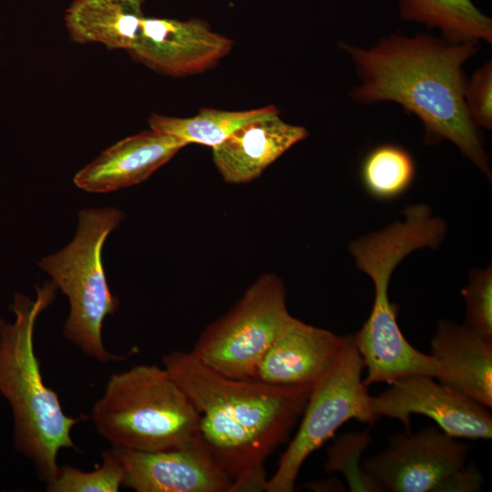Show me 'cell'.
I'll use <instances>...</instances> for the list:
<instances>
[{
	"label": "cell",
	"mask_w": 492,
	"mask_h": 492,
	"mask_svg": "<svg viewBox=\"0 0 492 492\" xmlns=\"http://www.w3.org/2000/svg\"><path fill=\"white\" fill-rule=\"evenodd\" d=\"M189 145L153 129L127 137L103 150L74 176V184L90 193H107L146 180Z\"/></svg>",
	"instance_id": "5bb4252c"
},
{
	"label": "cell",
	"mask_w": 492,
	"mask_h": 492,
	"mask_svg": "<svg viewBox=\"0 0 492 492\" xmlns=\"http://www.w3.org/2000/svg\"><path fill=\"white\" fill-rule=\"evenodd\" d=\"M4 322L2 321V319L0 318V325L3 323Z\"/></svg>",
	"instance_id": "4316f807"
},
{
	"label": "cell",
	"mask_w": 492,
	"mask_h": 492,
	"mask_svg": "<svg viewBox=\"0 0 492 492\" xmlns=\"http://www.w3.org/2000/svg\"><path fill=\"white\" fill-rule=\"evenodd\" d=\"M144 0H74L65 14L72 40L128 51L144 17Z\"/></svg>",
	"instance_id": "e0dca14e"
},
{
	"label": "cell",
	"mask_w": 492,
	"mask_h": 492,
	"mask_svg": "<svg viewBox=\"0 0 492 492\" xmlns=\"http://www.w3.org/2000/svg\"><path fill=\"white\" fill-rule=\"evenodd\" d=\"M231 39L203 20L144 16L130 56L152 70L184 77L214 67L232 49Z\"/></svg>",
	"instance_id": "8fae6325"
},
{
	"label": "cell",
	"mask_w": 492,
	"mask_h": 492,
	"mask_svg": "<svg viewBox=\"0 0 492 492\" xmlns=\"http://www.w3.org/2000/svg\"><path fill=\"white\" fill-rule=\"evenodd\" d=\"M436 379L492 407V342L466 324L439 320L430 343Z\"/></svg>",
	"instance_id": "2e32d148"
},
{
	"label": "cell",
	"mask_w": 492,
	"mask_h": 492,
	"mask_svg": "<svg viewBox=\"0 0 492 492\" xmlns=\"http://www.w3.org/2000/svg\"><path fill=\"white\" fill-rule=\"evenodd\" d=\"M125 468L113 448L102 452V465L92 471L63 466L56 478L46 486L48 492H118Z\"/></svg>",
	"instance_id": "7402d4cb"
},
{
	"label": "cell",
	"mask_w": 492,
	"mask_h": 492,
	"mask_svg": "<svg viewBox=\"0 0 492 492\" xmlns=\"http://www.w3.org/2000/svg\"><path fill=\"white\" fill-rule=\"evenodd\" d=\"M364 368L354 334H348L334 365L313 386L297 433L267 479L266 492H292L304 461L345 422L355 419L372 425L379 419L371 409Z\"/></svg>",
	"instance_id": "ba28073f"
},
{
	"label": "cell",
	"mask_w": 492,
	"mask_h": 492,
	"mask_svg": "<svg viewBox=\"0 0 492 492\" xmlns=\"http://www.w3.org/2000/svg\"><path fill=\"white\" fill-rule=\"evenodd\" d=\"M405 220L350 242L349 251L356 267L366 273L374 287L372 311L363 327L354 334L367 375L364 384H391L411 374L437 375V364L413 347L403 335L396 317L399 306L388 295L391 276L411 252L423 248L436 250L443 241L446 224L433 215L425 204L403 210Z\"/></svg>",
	"instance_id": "3957f363"
},
{
	"label": "cell",
	"mask_w": 492,
	"mask_h": 492,
	"mask_svg": "<svg viewBox=\"0 0 492 492\" xmlns=\"http://www.w3.org/2000/svg\"><path fill=\"white\" fill-rule=\"evenodd\" d=\"M74 239L61 251L43 258L38 265L67 295L69 313L64 336L88 357L101 363L120 360L105 348L102 325L118 307L108 285L102 248L108 236L122 221L116 208H89L78 211Z\"/></svg>",
	"instance_id": "8992f818"
},
{
	"label": "cell",
	"mask_w": 492,
	"mask_h": 492,
	"mask_svg": "<svg viewBox=\"0 0 492 492\" xmlns=\"http://www.w3.org/2000/svg\"><path fill=\"white\" fill-rule=\"evenodd\" d=\"M53 282L36 288V297L16 293L10 305L15 321L0 325V395L8 402L14 420V445L26 456L40 481L51 483L58 474V452L77 446L74 425L87 416L63 411L57 394L43 380L34 347V330L40 313L54 301Z\"/></svg>",
	"instance_id": "277c9868"
},
{
	"label": "cell",
	"mask_w": 492,
	"mask_h": 492,
	"mask_svg": "<svg viewBox=\"0 0 492 492\" xmlns=\"http://www.w3.org/2000/svg\"><path fill=\"white\" fill-rule=\"evenodd\" d=\"M416 165L412 154L396 143H382L363 158L359 176L364 191L377 200H395L412 186Z\"/></svg>",
	"instance_id": "ffe728a7"
},
{
	"label": "cell",
	"mask_w": 492,
	"mask_h": 492,
	"mask_svg": "<svg viewBox=\"0 0 492 492\" xmlns=\"http://www.w3.org/2000/svg\"><path fill=\"white\" fill-rule=\"evenodd\" d=\"M162 362L199 412V436L231 478V492L263 491L264 461L287 439L313 385L227 377L191 352L173 351Z\"/></svg>",
	"instance_id": "7a4b0ae2"
},
{
	"label": "cell",
	"mask_w": 492,
	"mask_h": 492,
	"mask_svg": "<svg viewBox=\"0 0 492 492\" xmlns=\"http://www.w3.org/2000/svg\"><path fill=\"white\" fill-rule=\"evenodd\" d=\"M90 417L114 448L159 451L199 436V412L169 372L155 364L111 374Z\"/></svg>",
	"instance_id": "5b68a950"
},
{
	"label": "cell",
	"mask_w": 492,
	"mask_h": 492,
	"mask_svg": "<svg viewBox=\"0 0 492 492\" xmlns=\"http://www.w3.org/2000/svg\"><path fill=\"white\" fill-rule=\"evenodd\" d=\"M466 304L464 324L492 342V268L473 269L461 291Z\"/></svg>",
	"instance_id": "603a6c76"
},
{
	"label": "cell",
	"mask_w": 492,
	"mask_h": 492,
	"mask_svg": "<svg viewBox=\"0 0 492 492\" xmlns=\"http://www.w3.org/2000/svg\"><path fill=\"white\" fill-rule=\"evenodd\" d=\"M292 318L282 279L266 273L245 291L229 312L203 330L190 352L224 376L251 377Z\"/></svg>",
	"instance_id": "52a82bcc"
},
{
	"label": "cell",
	"mask_w": 492,
	"mask_h": 492,
	"mask_svg": "<svg viewBox=\"0 0 492 492\" xmlns=\"http://www.w3.org/2000/svg\"><path fill=\"white\" fill-rule=\"evenodd\" d=\"M112 448L125 468L122 485L137 492H231V478L200 436L159 451Z\"/></svg>",
	"instance_id": "7c38bea8"
},
{
	"label": "cell",
	"mask_w": 492,
	"mask_h": 492,
	"mask_svg": "<svg viewBox=\"0 0 492 492\" xmlns=\"http://www.w3.org/2000/svg\"><path fill=\"white\" fill-rule=\"evenodd\" d=\"M481 43H455L429 33L393 32L373 45L339 42L352 62L358 83L349 98L362 106L391 102L417 118L424 143H453L481 173L491 179L489 157L481 129L464 101L467 77L464 66Z\"/></svg>",
	"instance_id": "6da1fadb"
},
{
	"label": "cell",
	"mask_w": 492,
	"mask_h": 492,
	"mask_svg": "<svg viewBox=\"0 0 492 492\" xmlns=\"http://www.w3.org/2000/svg\"><path fill=\"white\" fill-rule=\"evenodd\" d=\"M398 14L451 42L492 43V19L473 0H399Z\"/></svg>",
	"instance_id": "ac0fdd59"
},
{
	"label": "cell",
	"mask_w": 492,
	"mask_h": 492,
	"mask_svg": "<svg viewBox=\"0 0 492 492\" xmlns=\"http://www.w3.org/2000/svg\"><path fill=\"white\" fill-rule=\"evenodd\" d=\"M280 114L261 118L236 129L212 148L213 162L226 182L248 183L292 146L305 139V127L282 120Z\"/></svg>",
	"instance_id": "9a60e30c"
},
{
	"label": "cell",
	"mask_w": 492,
	"mask_h": 492,
	"mask_svg": "<svg viewBox=\"0 0 492 492\" xmlns=\"http://www.w3.org/2000/svg\"><path fill=\"white\" fill-rule=\"evenodd\" d=\"M276 114H280V111L273 105L241 111L206 108L190 118L152 113L149 118V125L150 129L175 136L188 144L214 148L245 123Z\"/></svg>",
	"instance_id": "d6986e66"
},
{
	"label": "cell",
	"mask_w": 492,
	"mask_h": 492,
	"mask_svg": "<svg viewBox=\"0 0 492 492\" xmlns=\"http://www.w3.org/2000/svg\"><path fill=\"white\" fill-rule=\"evenodd\" d=\"M484 484V476L475 465H464L442 479L433 492H478Z\"/></svg>",
	"instance_id": "d4e9b609"
},
{
	"label": "cell",
	"mask_w": 492,
	"mask_h": 492,
	"mask_svg": "<svg viewBox=\"0 0 492 492\" xmlns=\"http://www.w3.org/2000/svg\"><path fill=\"white\" fill-rule=\"evenodd\" d=\"M469 446L440 428L427 426L390 437L382 452L362 460V467L391 492H433L447 475L463 466Z\"/></svg>",
	"instance_id": "30bf717a"
},
{
	"label": "cell",
	"mask_w": 492,
	"mask_h": 492,
	"mask_svg": "<svg viewBox=\"0 0 492 492\" xmlns=\"http://www.w3.org/2000/svg\"><path fill=\"white\" fill-rule=\"evenodd\" d=\"M390 387L371 396L373 413L400 421L410 432L411 415H425L455 438L492 437L489 408L463 392L425 374H411L392 382Z\"/></svg>",
	"instance_id": "9c48e42d"
},
{
	"label": "cell",
	"mask_w": 492,
	"mask_h": 492,
	"mask_svg": "<svg viewBox=\"0 0 492 492\" xmlns=\"http://www.w3.org/2000/svg\"><path fill=\"white\" fill-rule=\"evenodd\" d=\"M309 489L316 491H345L339 479L333 477L322 481H314L306 485Z\"/></svg>",
	"instance_id": "484cf974"
},
{
	"label": "cell",
	"mask_w": 492,
	"mask_h": 492,
	"mask_svg": "<svg viewBox=\"0 0 492 492\" xmlns=\"http://www.w3.org/2000/svg\"><path fill=\"white\" fill-rule=\"evenodd\" d=\"M372 442L369 429L340 435L327 449L325 471L342 473L351 491L383 492L381 486L362 467V456Z\"/></svg>",
	"instance_id": "44dd1931"
},
{
	"label": "cell",
	"mask_w": 492,
	"mask_h": 492,
	"mask_svg": "<svg viewBox=\"0 0 492 492\" xmlns=\"http://www.w3.org/2000/svg\"><path fill=\"white\" fill-rule=\"evenodd\" d=\"M464 101L473 122L480 129H492V61L477 67L467 77Z\"/></svg>",
	"instance_id": "cb8c5ba5"
},
{
	"label": "cell",
	"mask_w": 492,
	"mask_h": 492,
	"mask_svg": "<svg viewBox=\"0 0 492 492\" xmlns=\"http://www.w3.org/2000/svg\"><path fill=\"white\" fill-rule=\"evenodd\" d=\"M347 335L292 317L265 353L251 378L276 385H314L334 365Z\"/></svg>",
	"instance_id": "4fadbf2b"
}]
</instances>
